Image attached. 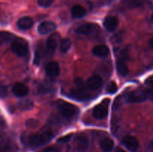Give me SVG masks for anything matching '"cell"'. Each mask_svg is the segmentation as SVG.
Instances as JSON below:
<instances>
[{
	"label": "cell",
	"instance_id": "cell-1",
	"mask_svg": "<svg viewBox=\"0 0 153 152\" xmlns=\"http://www.w3.org/2000/svg\"><path fill=\"white\" fill-rule=\"evenodd\" d=\"M153 92L149 89L138 88L131 91L126 95V100L129 103H140L152 98Z\"/></svg>",
	"mask_w": 153,
	"mask_h": 152
},
{
	"label": "cell",
	"instance_id": "cell-2",
	"mask_svg": "<svg viewBox=\"0 0 153 152\" xmlns=\"http://www.w3.org/2000/svg\"><path fill=\"white\" fill-rule=\"evenodd\" d=\"M53 137V134L51 131H45L42 132L33 134L28 137V143L33 148H37L46 144L50 141Z\"/></svg>",
	"mask_w": 153,
	"mask_h": 152
},
{
	"label": "cell",
	"instance_id": "cell-3",
	"mask_svg": "<svg viewBox=\"0 0 153 152\" xmlns=\"http://www.w3.org/2000/svg\"><path fill=\"white\" fill-rule=\"evenodd\" d=\"M58 108L63 117L66 119H72L79 113V109L76 106L65 101L58 102Z\"/></svg>",
	"mask_w": 153,
	"mask_h": 152
},
{
	"label": "cell",
	"instance_id": "cell-4",
	"mask_svg": "<svg viewBox=\"0 0 153 152\" xmlns=\"http://www.w3.org/2000/svg\"><path fill=\"white\" fill-rule=\"evenodd\" d=\"M11 50L17 56H26L28 52V43L24 39L20 38V37H17L12 43Z\"/></svg>",
	"mask_w": 153,
	"mask_h": 152
},
{
	"label": "cell",
	"instance_id": "cell-5",
	"mask_svg": "<svg viewBox=\"0 0 153 152\" xmlns=\"http://www.w3.org/2000/svg\"><path fill=\"white\" fill-rule=\"evenodd\" d=\"M110 104V99L105 98L100 104H97L94 109L93 115L97 119H103L108 116V107Z\"/></svg>",
	"mask_w": 153,
	"mask_h": 152
},
{
	"label": "cell",
	"instance_id": "cell-6",
	"mask_svg": "<svg viewBox=\"0 0 153 152\" xmlns=\"http://www.w3.org/2000/svg\"><path fill=\"white\" fill-rule=\"evenodd\" d=\"M128 60V52L126 50H123L117 59V69L120 75H127L128 72V69L126 65V61Z\"/></svg>",
	"mask_w": 153,
	"mask_h": 152
},
{
	"label": "cell",
	"instance_id": "cell-7",
	"mask_svg": "<svg viewBox=\"0 0 153 152\" xmlns=\"http://www.w3.org/2000/svg\"><path fill=\"white\" fill-rule=\"evenodd\" d=\"M97 28H98L95 24L85 23L78 27L76 30V32L83 35H91L97 33Z\"/></svg>",
	"mask_w": 153,
	"mask_h": 152
},
{
	"label": "cell",
	"instance_id": "cell-8",
	"mask_svg": "<svg viewBox=\"0 0 153 152\" xmlns=\"http://www.w3.org/2000/svg\"><path fill=\"white\" fill-rule=\"evenodd\" d=\"M76 84L77 85V86L71 91V95L75 98H77V99L80 100H83L88 98V93H87L85 88L82 86V80L79 81V79H77L76 80Z\"/></svg>",
	"mask_w": 153,
	"mask_h": 152
},
{
	"label": "cell",
	"instance_id": "cell-9",
	"mask_svg": "<svg viewBox=\"0 0 153 152\" xmlns=\"http://www.w3.org/2000/svg\"><path fill=\"white\" fill-rule=\"evenodd\" d=\"M75 144L76 152H86L89 145L88 138L83 134H80L76 137Z\"/></svg>",
	"mask_w": 153,
	"mask_h": 152
},
{
	"label": "cell",
	"instance_id": "cell-10",
	"mask_svg": "<svg viewBox=\"0 0 153 152\" xmlns=\"http://www.w3.org/2000/svg\"><path fill=\"white\" fill-rule=\"evenodd\" d=\"M123 143L128 150L135 152L139 148V142L137 139L132 136H126L123 139Z\"/></svg>",
	"mask_w": 153,
	"mask_h": 152
},
{
	"label": "cell",
	"instance_id": "cell-11",
	"mask_svg": "<svg viewBox=\"0 0 153 152\" xmlns=\"http://www.w3.org/2000/svg\"><path fill=\"white\" fill-rule=\"evenodd\" d=\"M55 29H56V25L53 22H50V21H45V22H41L37 28L39 34L42 35L49 34L55 31Z\"/></svg>",
	"mask_w": 153,
	"mask_h": 152
},
{
	"label": "cell",
	"instance_id": "cell-12",
	"mask_svg": "<svg viewBox=\"0 0 153 152\" xmlns=\"http://www.w3.org/2000/svg\"><path fill=\"white\" fill-rule=\"evenodd\" d=\"M102 85V79L100 75L91 76L87 80V86L91 90H97Z\"/></svg>",
	"mask_w": 153,
	"mask_h": 152
},
{
	"label": "cell",
	"instance_id": "cell-13",
	"mask_svg": "<svg viewBox=\"0 0 153 152\" xmlns=\"http://www.w3.org/2000/svg\"><path fill=\"white\" fill-rule=\"evenodd\" d=\"M45 72H46V74L49 77H57L60 73L59 64L55 61H51L48 63L45 68Z\"/></svg>",
	"mask_w": 153,
	"mask_h": 152
},
{
	"label": "cell",
	"instance_id": "cell-14",
	"mask_svg": "<svg viewBox=\"0 0 153 152\" xmlns=\"http://www.w3.org/2000/svg\"><path fill=\"white\" fill-rule=\"evenodd\" d=\"M28 87L22 83H16L13 85L12 88V92L16 96L23 97L28 93Z\"/></svg>",
	"mask_w": 153,
	"mask_h": 152
},
{
	"label": "cell",
	"instance_id": "cell-15",
	"mask_svg": "<svg viewBox=\"0 0 153 152\" xmlns=\"http://www.w3.org/2000/svg\"><path fill=\"white\" fill-rule=\"evenodd\" d=\"M103 25L108 31H114L117 28L118 25H119V21H118L117 18L115 16H109L105 18L104 22H103Z\"/></svg>",
	"mask_w": 153,
	"mask_h": 152
},
{
	"label": "cell",
	"instance_id": "cell-16",
	"mask_svg": "<svg viewBox=\"0 0 153 152\" xmlns=\"http://www.w3.org/2000/svg\"><path fill=\"white\" fill-rule=\"evenodd\" d=\"M92 53L98 58H106L110 53V50L106 45H98L93 49Z\"/></svg>",
	"mask_w": 153,
	"mask_h": 152
},
{
	"label": "cell",
	"instance_id": "cell-17",
	"mask_svg": "<svg viewBox=\"0 0 153 152\" xmlns=\"http://www.w3.org/2000/svg\"><path fill=\"white\" fill-rule=\"evenodd\" d=\"M33 23H34V22H33L32 18H31L30 16H24L17 21L16 25L19 29L25 31V30L31 28L32 27Z\"/></svg>",
	"mask_w": 153,
	"mask_h": 152
},
{
	"label": "cell",
	"instance_id": "cell-18",
	"mask_svg": "<svg viewBox=\"0 0 153 152\" xmlns=\"http://www.w3.org/2000/svg\"><path fill=\"white\" fill-rule=\"evenodd\" d=\"M44 48H43L42 43H40L37 46L35 49V52H34V63L35 65L38 66L41 63L42 60H43V56H44Z\"/></svg>",
	"mask_w": 153,
	"mask_h": 152
},
{
	"label": "cell",
	"instance_id": "cell-19",
	"mask_svg": "<svg viewBox=\"0 0 153 152\" xmlns=\"http://www.w3.org/2000/svg\"><path fill=\"white\" fill-rule=\"evenodd\" d=\"M114 141L110 138H104L100 141V148L104 152H108L114 148Z\"/></svg>",
	"mask_w": 153,
	"mask_h": 152
},
{
	"label": "cell",
	"instance_id": "cell-20",
	"mask_svg": "<svg viewBox=\"0 0 153 152\" xmlns=\"http://www.w3.org/2000/svg\"><path fill=\"white\" fill-rule=\"evenodd\" d=\"M72 15L75 18H82L84 17L86 14V10L85 7L79 4H76L73 7L71 10Z\"/></svg>",
	"mask_w": 153,
	"mask_h": 152
},
{
	"label": "cell",
	"instance_id": "cell-21",
	"mask_svg": "<svg viewBox=\"0 0 153 152\" xmlns=\"http://www.w3.org/2000/svg\"><path fill=\"white\" fill-rule=\"evenodd\" d=\"M57 46H58V43H57L56 40L52 37H49L46 42V52L49 54L53 53L56 49Z\"/></svg>",
	"mask_w": 153,
	"mask_h": 152
},
{
	"label": "cell",
	"instance_id": "cell-22",
	"mask_svg": "<svg viewBox=\"0 0 153 152\" xmlns=\"http://www.w3.org/2000/svg\"><path fill=\"white\" fill-rule=\"evenodd\" d=\"M70 48H71V40L68 38L63 39L60 44V51L62 53H67Z\"/></svg>",
	"mask_w": 153,
	"mask_h": 152
},
{
	"label": "cell",
	"instance_id": "cell-23",
	"mask_svg": "<svg viewBox=\"0 0 153 152\" xmlns=\"http://www.w3.org/2000/svg\"><path fill=\"white\" fill-rule=\"evenodd\" d=\"M13 37L12 34L6 31H0V46L7 43Z\"/></svg>",
	"mask_w": 153,
	"mask_h": 152
},
{
	"label": "cell",
	"instance_id": "cell-24",
	"mask_svg": "<svg viewBox=\"0 0 153 152\" xmlns=\"http://www.w3.org/2000/svg\"><path fill=\"white\" fill-rule=\"evenodd\" d=\"M32 107V103L29 101V100L27 99L26 101H22L19 104V107L22 110H28V109H30Z\"/></svg>",
	"mask_w": 153,
	"mask_h": 152
},
{
	"label": "cell",
	"instance_id": "cell-25",
	"mask_svg": "<svg viewBox=\"0 0 153 152\" xmlns=\"http://www.w3.org/2000/svg\"><path fill=\"white\" fill-rule=\"evenodd\" d=\"M107 89L108 92L109 93H115V92L117 91V85L116 83H114V82H111L108 84V86Z\"/></svg>",
	"mask_w": 153,
	"mask_h": 152
},
{
	"label": "cell",
	"instance_id": "cell-26",
	"mask_svg": "<svg viewBox=\"0 0 153 152\" xmlns=\"http://www.w3.org/2000/svg\"><path fill=\"white\" fill-rule=\"evenodd\" d=\"M53 0H37V3L43 7H48L52 4Z\"/></svg>",
	"mask_w": 153,
	"mask_h": 152
},
{
	"label": "cell",
	"instance_id": "cell-27",
	"mask_svg": "<svg viewBox=\"0 0 153 152\" xmlns=\"http://www.w3.org/2000/svg\"><path fill=\"white\" fill-rule=\"evenodd\" d=\"M7 88L4 85H3L2 83H0V98H4L7 95Z\"/></svg>",
	"mask_w": 153,
	"mask_h": 152
},
{
	"label": "cell",
	"instance_id": "cell-28",
	"mask_svg": "<svg viewBox=\"0 0 153 152\" xmlns=\"http://www.w3.org/2000/svg\"><path fill=\"white\" fill-rule=\"evenodd\" d=\"M145 84H146L148 87L153 89V75L149 76V77H147V78L146 79V80H145Z\"/></svg>",
	"mask_w": 153,
	"mask_h": 152
},
{
	"label": "cell",
	"instance_id": "cell-29",
	"mask_svg": "<svg viewBox=\"0 0 153 152\" xmlns=\"http://www.w3.org/2000/svg\"><path fill=\"white\" fill-rule=\"evenodd\" d=\"M70 138H71V135H67L65 136V137H62L60 139H58V142H61V143L67 142L70 140Z\"/></svg>",
	"mask_w": 153,
	"mask_h": 152
},
{
	"label": "cell",
	"instance_id": "cell-30",
	"mask_svg": "<svg viewBox=\"0 0 153 152\" xmlns=\"http://www.w3.org/2000/svg\"><path fill=\"white\" fill-rule=\"evenodd\" d=\"M43 152H60L59 149L55 147H48Z\"/></svg>",
	"mask_w": 153,
	"mask_h": 152
},
{
	"label": "cell",
	"instance_id": "cell-31",
	"mask_svg": "<svg viewBox=\"0 0 153 152\" xmlns=\"http://www.w3.org/2000/svg\"><path fill=\"white\" fill-rule=\"evenodd\" d=\"M149 46H150L151 49H153V37H152V38L149 40Z\"/></svg>",
	"mask_w": 153,
	"mask_h": 152
},
{
	"label": "cell",
	"instance_id": "cell-32",
	"mask_svg": "<svg viewBox=\"0 0 153 152\" xmlns=\"http://www.w3.org/2000/svg\"><path fill=\"white\" fill-rule=\"evenodd\" d=\"M116 152H126V151L124 150H123L122 148H118L116 150Z\"/></svg>",
	"mask_w": 153,
	"mask_h": 152
},
{
	"label": "cell",
	"instance_id": "cell-33",
	"mask_svg": "<svg viewBox=\"0 0 153 152\" xmlns=\"http://www.w3.org/2000/svg\"><path fill=\"white\" fill-rule=\"evenodd\" d=\"M150 66L151 67H153V62L152 63H151V65H150Z\"/></svg>",
	"mask_w": 153,
	"mask_h": 152
},
{
	"label": "cell",
	"instance_id": "cell-34",
	"mask_svg": "<svg viewBox=\"0 0 153 152\" xmlns=\"http://www.w3.org/2000/svg\"><path fill=\"white\" fill-rule=\"evenodd\" d=\"M152 20H153V14H152Z\"/></svg>",
	"mask_w": 153,
	"mask_h": 152
},
{
	"label": "cell",
	"instance_id": "cell-35",
	"mask_svg": "<svg viewBox=\"0 0 153 152\" xmlns=\"http://www.w3.org/2000/svg\"><path fill=\"white\" fill-rule=\"evenodd\" d=\"M0 152H1V151H0Z\"/></svg>",
	"mask_w": 153,
	"mask_h": 152
}]
</instances>
